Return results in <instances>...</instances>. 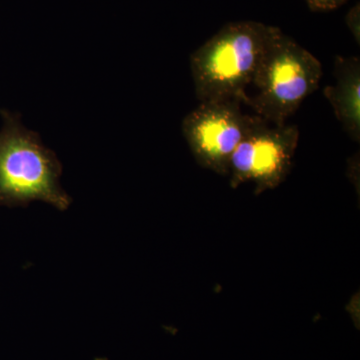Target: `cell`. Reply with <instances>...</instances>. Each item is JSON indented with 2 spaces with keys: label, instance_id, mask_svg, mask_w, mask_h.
Segmentation results:
<instances>
[{
  "label": "cell",
  "instance_id": "6da1fadb",
  "mask_svg": "<svg viewBox=\"0 0 360 360\" xmlns=\"http://www.w3.org/2000/svg\"><path fill=\"white\" fill-rule=\"evenodd\" d=\"M0 206L27 207L33 201L68 210L72 198L61 187L63 165L37 132L26 129L20 113L0 110Z\"/></svg>",
  "mask_w": 360,
  "mask_h": 360
},
{
  "label": "cell",
  "instance_id": "7a4b0ae2",
  "mask_svg": "<svg viewBox=\"0 0 360 360\" xmlns=\"http://www.w3.org/2000/svg\"><path fill=\"white\" fill-rule=\"evenodd\" d=\"M277 28L257 21L227 23L196 49L191 56L196 98L245 103L246 89Z\"/></svg>",
  "mask_w": 360,
  "mask_h": 360
},
{
  "label": "cell",
  "instance_id": "3957f363",
  "mask_svg": "<svg viewBox=\"0 0 360 360\" xmlns=\"http://www.w3.org/2000/svg\"><path fill=\"white\" fill-rule=\"evenodd\" d=\"M321 77V61L277 28L253 77L258 92L245 103L266 122L286 124L319 89Z\"/></svg>",
  "mask_w": 360,
  "mask_h": 360
},
{
  "label": "cell",
  "instance_id": "277c9868",
  "mask_svg": "<svg viewBox=\"0 0 360 360\" xmlns=\"http://www.w3.org/2000/svg\"><path fill=\"white\" fill-rule=\"evenodd\" d=\"M298 141L296 125H274L255 115L229 161L232 186L252 181L257 193L278 186L290 172Z\"/></svg>",
  "mask_w": 360,
  "mask_h": 360
},
{
  "label": "cell",
  "instance_id": "5b68a950",
  "mask_svg": "<svg viewBox=\"0 0 360 360\" xmlns=\"http://www.w3.org/2000/svg\"><path fill=\"white\" fill-rule=\"evenodd\" d=\"M239 99L203 101L184 117L181 129L196 161L229 174L232 153L245 139L255 115H245Z\"/></svg>",
  "mask_w": 360,
  "mask_h": 360
},
{
  "label": "cell",
  "instance_id": "8992f818",
  "mask_svg": "<svg viewBox=\"0 0 360 360\" xmlns=\"http://www.w3.org/2000/svg\"><path fill=\"white\" fill-rule=\"evenodd\" d=\"M335 84L323 89L324 96L345 134L360 141V59L357 56H336L333 65Z\"/></svg>",
  "mask_w": 360,
  "mask_h": 360
},
{
  "label": "cell",
  "instance_id": "52a82bcc",
  "mask_svg": "<svg viewBox=\"0 0 360 360\" xmlns=\"http://www.w3.org/2000/svg\"><path fill=\"white\" fill-rule=\"evenodd\" d=\"M359 15V4H357L356 6L352 7V8L348 11L347 18H345V22H347L348 30L352 32V37H354V40L356 41L357 45L360 44Z\"/></svg>",
  "mask_w": 360,
  "mask_h": 360
},
{
  "label": "cell",
  "instance_id": "ba28073f",
  "mask_svg": "<svg viewBox=\"0 0 360 360\" xmlns=\"http://www.w3.org/2000/svg\"><path fill=\"white\" fill-rule=\"evenodd\" d=\"M348 0H305L312 11H330L340 8Z\"/></svg>",
  "mask_w": 360,
  "mask_h": 360
}]
</instances>
